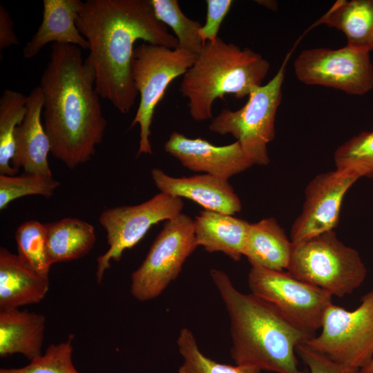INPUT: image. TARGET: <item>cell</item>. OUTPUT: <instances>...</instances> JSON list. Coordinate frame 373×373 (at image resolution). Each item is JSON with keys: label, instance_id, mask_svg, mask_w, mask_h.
I'll return each instance as SVG.
<instances>
[{"label": "cell", "instance_id": "6da1fadb", "mask_svg": "<svg viewBox=\"0 0 373 373\" xmlns=\"http://www.w3.org/2000/svg\"><path fill=\"white\" fill-rule=\"evenodd\" d=\"M75 23L89 44L85 60L94 70L97 93L122 114L130 111L138 94L132 75L135 42L178 48L151 0L81 1Z\"/></svg>", "mask_w": 373, "mask_h": 373}, {"label": "cell", "instance_id": "7a4b0ae2", "mask_svg": "<svg viewBox=\"0 0 373 373\" xmlns=\"http://www.w3.org/2000/svg\"><path fill=\"white\" fill-rule=\"evenodd\" d=\"M95 73L81 48L52 44L39 86L44 127L50 153L69 169L88 162L104 137L107 122L96 91Z\"/></svg>", "mask_w": 373, "mask_h": 373}, {"label": "cell", "instance_id": "3957f363", "mask_svg": "<svg viewBox=\"0 0 373 373\" xmlns=\"http://www.w3.org/2000/svg\"><path fill=\"white\" fill-rule=\"evenodd\" d=\"M210 276L230 321L231 356L236 365L276 373H305L298 367V345L314 335L300 329L274 306L253 294H243L223 271Z\"/></svg>", "mask_w": 373, "mask_h": 373}, {"label": "cell", "instance_id": "277c9868", "mask_svg": "<svg viewBox=\"0 0 373 373\" xmlns=\"http://www.w3.org/2000/svg\"><path fill=\"white\" fill-rule=\"evenodd\" d=\"M270 64L260 54L218 37L204 43L193 65L183 75L180 91L189 99V113L196 122L213 118L214 101L227 94L249 96L262 85Z\"/></svg>", "mask_w": 373, "mask_h": 373}, {"label": "cell", "instance_id": "5b68a950", "mask_svg": "<svg viewBox=\"0 0 373 373\" xmlns=\"http://www.w3.org/2000/svg\"><path fill=\"white\" fill-rule=\"evenodd\" d=\"M287 270L338 297L352 293L367 275L358 252L338 240L334 230L293 242Z\"/></svg>", "mask_w": 373, "mask_h": 373}, {"label": "cell", "instance_id": "8992f818", "mask_svg": "<svg viewBox=\"0 0 373 373\" xmlns=\"http://www.w3.org/2000/svg\"><path fill=\"white\" fill-rule=\"evenodd\" d=\"M289 57V54L269 82L250 93L242 107L235 111L223 108L209 126L213 133L232 135L253 164L267 165L270 162L267 145L275 137L276 115Z\"/></svg>", "mask_w": 373, "mask_h": 373}, {"label": "cell", "instance_id": "52a82bcc", "mask_svg": "<svg viewBox=\"0 0 373 373\" xmlns=\"http://www.w3.org/2000/svg\"><path fill=\"white\" fill-rule=\"evenodd\" d=\"M197 57L198 55L180 48L171 49L149 43L134 48L132 75L135 89L140 93V102L129 128L136 124L140 126L137 156L153 153L149 137L155 107L170 83L184 75Z\"/></svg>", "mask_w": 373, "mask_h": 373}, {"label": "cell", "instance_id": "ba28073f", "mask_svg": "<svg viewBox=\"0 0 373 373\" xmlns=\"http://www.w3.org/2000/svg\"><path fill=\"white\" fill-rule=\"evenodd\" d=\"M321 329L303 344L345 367L359 370L365 366L373 357V291L353 311L332 303Z\"/></svg>", "mask_w": 373, "mask_h": 373}, {"label": "cell", "instance_id": "9c48e42d", "mask_svg": "<svg viewBox=\"0 0 373 373\" xmlns=\"http://www.w3.org/2000/svg\"><path fill=\"white\" fill-rule=\"evenodd\" d=\"M197 247L193 219L182 213L167 220L145 259L131 274L132 296L140 301L159 296L179 276Z\"/></svg>", "mask_w": 373, "mask_h": 373}, {"label": "cell", "instance_id": "30bf717a", "mask_svg": "<svg viewBox=\"0 0 373 373\" xmlns=\"http://www.w3.org/2000/svg\"><path fill=\"white\" fill-rule=\"evenodd\" d=\"M251 293L274 306L289 321L314 336L321 328L332 295L288 271L252 266L248 274Z\"/></svg>", "mask_w": 373, "mask_h": 373}, {"label": "cell", "instance_id": "8fae6325", "mask_svg": "<svg viewBox=\"0 0 373 373\" xmlns=\"http://www.w3.org/2000/svg\"><path fill=\"white\" fill-rule=\"evenodd\" d=\"M182 198L159 193L149 200L134 206L104 209L99 221L106 232L108 250L97 259L96 278L101 283L111 261H119L123 252L136 245L150 228L182 213Z\"/></svg>", "mask_w": 373, "mask_h": 373}, {"label": "cell", "instance_id": "7c38bea8", "mask_svg": "<svg viewBox=\"0 0 373 373\" xmlns=\"http://www.w3.org/2000/svg\"><path fill=\"white\" fill-rule=\"evenodd\" d=\"M296 78L307 85L321 86L347 94L363 95L373 89L370 53L348 46L303 50L294 62Z\"/></svg>", "mask_w": 373, "mask_h": 373}, {"label": "cell", "instance_id": "4fadbf2b", "mask_svg": "<svg viewBox=\"0 0 373 373\" xmlns=\"http://www.w3.org/2000/svg\"><path fill=\"white\" fill-rule=\"evenodd\" d=\"M358 179L336 169L312 179L305 191L302 211L291 226V241L300 242L334 230L338 224L344 196Z\"/></svg>", "mask_w": 373, "mask_h": 373}, {"label": "cell", "instance_id": "5bb4252c", "mask_svg": "<svg viewBox=\"0 0 373 373\" xmlns=\"http://www.w3.org/2000/svg\"><path fill=\"white\" fill-rule=\"evenodd\" d=\"M164 149L190 171L204 172L227 180L254 165L238 141L225 146H215L204 139H191L173 131Z\"/></svg>", "mask_w": 373, "mask_h": 373}, {"label": "cell", "instance_id": "9a60e30c", "mask_svg": "<svg viewBox=\"0 0 373 373\" xmlns=\"http://www.w3.org/2000/svg\"><path fill=\"white\" fill-rule=\"evenodd\" d=\"M151 175L160 192L189 199L205 210L233 215L242 209L240 200L227 180L207 173L174 178L157 168L151 170Z\"/></svg>", "mask_w": 373, "mask_h": 373}, {"label": "cell", "instance_id": "2e32d148", "mask_svg": "<svg viewBox=\"0 0 373 373\" xmlns=\"http://www.w3.org/2000/svg\"><path fill=\"white\" fill-rule=\"evenodd\" d=\"M43 107L44 96L38 86L27 96L26 115L15 129L12 164L26 173L52 176L48 161L50 141L41 123Z\"/></svg>", "mask_w": 373, "mask_h": 373}, {"label": "cell", "instance_id": "e0dca14e", "mask_svg": "<svg viewBox=\"0 0 373 373\" xmlns=\"http://www.w3.org/2000/svg\"><path fill=\"white\" fill-rule=\"evenodd\" d=\"M80 0H44L41 23L23 48V57H35L48 44H70L89 49V44L79 31L75 21Z\"/></svg>", "mask_w": 373, "mask_h": 373}, {"label": "cell", "instance_id": "ac0fdd59", "mask_svg": "<svg viewBox=\"0 0 373 373\" xmlns=\"http://www.w3.org/2000/svg\"><path fill=\"white\" fill-rule=\"evenodd\" d=\"M49 289V279L30 267L18 254L0 249V310L39 303Z\"/></svg>", "mask_w": 373, "mask_h": 373}, {"label": "cell", "instance_id": "d6986e66", "mask_svg": "<svg viewBox=\"0 0 373 373\" xmlns=\"http://www.w3.org/2000/svg\"><path fill=\"white\" fill-rule=\"evenodd\" d=\"M193 221L198 247H203L209 253L222 252L234 261L241 259L249 222L232 215L205 209Z\"/></svg>", "mask_w": 373, "mask_h": 373}, {"label": "cell", "instance_id": "ffe728a7", "mask_svg": "<svg viewBox=\"0 0 373 373\" xmlns=\"http://www.w3.org/2000/svg\"><path fill=\"white\" fill-rule=\"evenodd\" d=\"M46 318L41 314L0 310V356L21 354L32 361L42 354Z\"/></svg>", "mask_w": 373, "mask_h": 373}, {"label": "cell", "instance_id": "44dd1931", "mask_svg": "<svg viewBox=\"0 0 373 373\" xmlns=\"http://www.w3.org/2000/svg\"><path fill=\"white\" fill-rule=\"evenodd\" d=\"M293 242L274 218L250 223L243 256L251 267L283 271L287 269Z\"/></svg>", "mask_w": 373, "mask_h": 373}, {"label": "cell", "instance_id": "7402d4cb", "mask_svg": "<svg viewBox=\"0 0 373 373\" xmlns=\"http://www.w3.org/2000/svg\"><path fill=\"white\" fill-rule=\"evenodd\" d=\"M345 35L347 46L369 52L373 50V0H338L317 21Z\"/></svg>", "mask_w": 373, "mask_h": 373}, {"label": "cell", "instance_id": "603a6c76", "mask_svg": "<svg viewBox=\"0 0 373 373\" xmlns=\"http://www.w3.org/2000/svg\"><path fill=\"white\" fill-rule=\"evenodd\" d=\"M45 225L51 265L84 256L96 241L94 227L78 218H66Z\"/></svg>", "mask_w": 373, "mask_h": 373}, {"label": "cell", "instance_id": "cb8c5ba5", "mask_svg": "<svg viewBox=\"0 0 373 373\" xmlns=\"http://www.w3.org/2000/svg\"><path fill=\"white\" fill-rule=\"evenodd\" d=\"M27 96L11 89L3 91L0 97V175H16L18 170L11 166L15 153V132L27 111Z\"/></svg>", "mask_w": 373, "mask_h": 373}, {"label": "cell", "instance_id": "d4e9b609", "mask_svg": "<svg viewBox=\"0 0 373 373\" xmlns=\"http://www.w3.org/2000/svg\"><path fill=\"white\" fill-rule=\"evenodd\" d=\"M157 19L169 26L178 41V48L199 55L204 46L198 31L202 25L188 18L177 0H151Z\"/></svg>", "mask_w": 373, "mask_h": 373}, {"label": "cell", "instance_id": "484cf974", "mask_svg": "<svg viewBox=\"0 0 373 373\" xmlns=\"http://www.w3.org/2000/svg\"><path fill=\"white\" fill-rule=\"evenodd\" d=\"M177 345L183 362L178 373H261L250 366L230 365L213 361L200 350L193 332L183 327L179 332Z\"/></svg>", "mask_w": 373, "mask_h": 373}, {"label": "cell", "instance_id": "4316f807", "mask_svg": "<svg viewBox=\"0 0 373 373\" xmlns=\"http://www.w3.org/2000/svg\"><path fill=\"white\" fill-rule=\"evenodd\" d=\"M336 170L358 178L373 177V131H363L339 146L334 152Z\"/></svg>", "mask_w": 373, "mask_h": 373}, {"label": "cell", "instance_id": "83f0119b", "mask_svg": "<svg viewBox=\"0 0 373 373\" xmlns=\"http://www.w3.org/2000/svg\"><path fill=\"white\" fill-rule=\"evenodd\" d=\"M15 239L18 255L44 277L48 278L50 262L45 224L29 220L17 229Z\"/></svg>", "mask_w": 373, "mask_h": 373}, {"label": "cell", "instance_id": "f1b7e54d", "mask_svg": "<svg viewBox=\"0 0 373 373\" xmlns=\"http://www.w3.org/2000/svg\"><path fill=\"white\" fill-rule=\"evenodd\" d=\"M60 183L52 176L26 173L20 175H0V210L13 200L30 195L51 197Z\"/></svg>", "mask_w": 373, "mask_h": 373}, {"label": "cell", "instance_id": "f546056e", "mask_svg": "<svg viewBox=\"0 0 373 373\" xmlns=\"http://www.w3.org/2000/svg\"><path fill=\"white\" fill-rule=\"evenodd\" d=\"M74 338L70 334L65 341L50 344L44 354L25 367L3 368L0 373H79L72 361Z\"/></svg>", "mask_w": 373, "mask_h": 373}, {"label": "cell", "instance_id": "4dcf8cb0", "mask_svg": "<svg viewBox=\"0 0 373 373\" xmlns=\"http://www.w3.org/2000/svg\"><path fill=\"white\" fill-rule=\"evenodd\" d=\"M232 0H207L206 22L198 31L203 43L214 42L219 37L220 26L229 12Z\"/></svg>", "mask_w": 373, "mask_h": 373}, {"label": "cell", "instance_id": "1f68e13d", "mask_svg": "<svg viewBox=\"0 0 373 373\" xmlns=\"http://www.w3.org/2000/svg\"><path fill=\"white\" fill-rule=\"evenodd\" d=\"M296 352L308 368L305 373H358V370L341 365L303 343L298 345Z\"/></svg>", "mask_w": 373, "mask_h": 373}, {"label": "cell", "instance_id": "d6a6232c", "mask_svg": "<svg viewBox=\"0 0 373 373\" xmlns=\"http://www.w3.org/2000/svg\"><path fill=\"white\" fill-rule=\"evenodd\" d=\"M19 42L14 31V22L8 10L0 3V52Z\"/></svg>", "mask_w": 373, "mask_h": 373}, {"label": "cell", "instance_id": "836d02e7", "mask_svg": "<svg viewBox=\"0 0 373 373\" xmlns=\"http://www.w3.org/2000/svg\"><path fill=\"white\" fill-rule=\"evenodd\" d=\"M256 2L262 5L268 9L272 10L274 11L276 10L278 8V3L276 1H269V0H262V1H256Z\"/></svg>", "mask_w": 373, "mask_h": 373}, {"label": "cell", "instance_id": "e575fe53", "mask_svg": "<svg viewBox=\"0 0 373 373\" xmlns=\"http://www.w3.org/2000/svg\"><path fill=\"white\" fill-rule=\"evenodd\" d=\"M358 373H373V357L365 366L358 370Z\"/></svg>", "mask_w": 373, "mask_h": 373}]
</instances>
